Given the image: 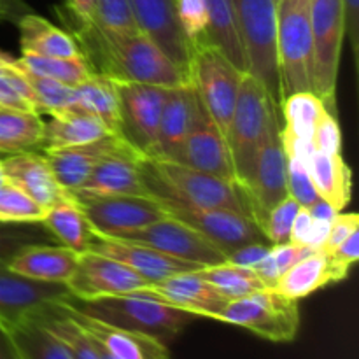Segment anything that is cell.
<instances>
[{
  "mask_svg": "<svg viewBox=\"0 0 359 359\" xmlns=\"http://www.w3.org/2000/svg\"><path fill=\"white\" fill-rule=\"evenodd\" d=\"M74 37L100 60L102 70L114 79L153 86L177 88L188 84V74L165 55L142 32L130 35H105L90 23L76 25Z\"/></svg>",
  "mask_w": 359,
  "mask_h": 359,
  "instance_id": "cell-1",
  "label": "cell"
},
{
  "mask_svg": "<svg viewBox=\"0 0 359 359\" xmlns=\"http://www.w3.org/2000/svg\"><path fill=\"white\" fill-rule=\"evenodd\" d=\"M144 182L149 196L205 209H228L252 217L249 198L237 182L182 167L168 160L142 158Z\"/></svg>",
  "mask_w": 359,
  "mask_h": 359,
  "instance_id": "cell-2",
  "label": "cell"
},
{
  "mask_svg": "<svg viewBox=\"0 0 359 359\" xmlns=\"http://www.w3.org/2000/svg\"><path fill=\"white\" fill-rule=\"evenodd\" d=\"M70 307L90 318L107 323L111 326L139 332L170 344L182 330L195 319V316L158 300L146 290L118 297H102L93 300H70Z\"/></svg>",
  "mask_w": 359,
  "mask_h": 359,
  "instance_id": "cell-3",
  "label": "cell"
},
{
  "mask_svg": "<svg viewBox=\"0 0 359 359\" xmlns=\"http://www.w3.org/2000/svg\"><path fill=\"white\" fill-rule=\"evenodd\" d=\"M277 118L279 109L273 105L265 88L251 74H245L242 77L237 105L226 133L235 181L244 191L252 177L259 147L269 133L270 125Z\"/></svg>",
  "mask_w": 359,
  "mask_h": 359,
  "instance_id": "cell-4",
  "label": "cell"
},
{
  "mask_svg": "<svg viewBox=\"0 0 359 359\" xmlns=\"http://www.w3.org/2000/svg\"><path fill=\"white\" fill-rule=\"evenodd\" d=\"M238 35L251 74L280 111V79L277 67V0H231Z\"/></svg>",
  "mask_w": 359,
  "mask_h": 359,
  "instance_id": "cell-5",
  "label": "cell"
},
{
  "mask_svg": "<svg viewBox=\"0 0 359 359\" xmlns=\"http://www.w3.org/2000/svg\"><path fill=\"white\" fill-rule=\"evenodd\" d=\"M276 48L280 98L312 91L311 0H277Z\"/></svg>",
  "mask_w": 359,
  "mask_h": 359,
  "instance_id": "cell-6",
  "label": "cell"
},
{
  "mask_svg": "<svg viewBox=\"0 0 359 359\" xmlns=\"http://www.w3.org/2000/svg\"><path fill=\"white\" fill-rule=\"evenodd\" d=\"M245 74L248 72L238 70L216 46L209 42L191 46L188 69L189 84L198 95L210 121L223 132L224 137L230 128L242 77Z\"/></svg>",
  "mask_w": 359,
  "mask_h": 359,
  "instance_id": "cell-7",
  "label": "cell"
},
{
  "mask_svg": "<svg viewBox=\"0 0 359 359\" xmlns=\"http://www.w3.org/2000/svg\"><path fill=\"white\" fill-rule=\"evenodd\" d=\"M312 91L337 116V79L346 39L342 0H311Z\"/></svg>",
  "mask_w": 359,
  "mask_h": 359,
  "instance_id": "cell-8",
  "label": "cell"
},
{
  "mask_svg": "<svg viewBox=\"0 0 359 359\" xmlns=\"http://www.w3.org/2000/svg\"><path fill=\"white\" fill-rule=\"evenodd\" d=\"M216 321L241 326L269 342H293L300 330L298 300L276 290H263L230 300Z\"/></svg>",
  "mask_w": 359,
  "mask_h": 359,
  "instance_id": "cell-9",
  "label": "cell"
},
{
  "mask_svg": "<svg viewBox=\"0 0 359 359\" xmlns=\"http://www.w3.org/2000/svg\"><path fill=\"white\" fill-rule=\"evenodd\" d=\"M112 81L119 104V137L144 158H149L154 151L161 112L172 88L114 77Z\"/></svg>",
  "mask_w": 359,
  "mask_h": 359,
  "instance_id": "cell-10",
  "label": "cell"
},
{
  "mask_svg": "<svg viewBox=\"0 0 359 359\" xmlns=\"http://www.w3.org/2000/svg\"><path fill=\"white\" fill-rule=\"evenodd\" d=\"M156 200L168 217L188 224L189 228L202 233L216 244L224 255L231 252L249 242H265L262 228L252 217L228 209H205L193 207L186 203L170 202V200ZM269 242V241H266Z\"/></svg>",
  "mask_w": 359,
  "mask_h": 359,
  "instance_id": "cell-11",
  "label": "cell"
},
{
  "mask_svg": "<svg viewBox=\"0 0 359 359\" xmlns=\"http://www.w3.org/2000/svg\"><path fill=\"white\" fill-rule=\"evenodd\" d=\"M72 198L86 216L91 230L104 237H121L167 217V212L153 196L105 195Z\"/></svg>",
  "mask_w": 359,
  "mask_h": 359,
  "instance_id": "cell-12",
  "label": "cell"
},
{
  "mask_svg": "<svg viewBox=\"0 0 359 359\" xmlns=\"http://www.w3.org/2000/svg\"><path fill=\"white\" fill-rule=\"evenodd\" d=\"M116 238L147 245L161 255L196 266H212L226 262V255L209 238L168 216Z\"/></svg>",
  "mask_w": 359,
  "mask_h": 359,
  "instance_id": "cell-13",
  "label": "cell"
},
{
  "mask_svg": "<svg viewBox=\"0 0 359 359\" xmlns=\"http://www.w3.org/2000/svg\"><path fill=\"white\" fill-rule=\"evenodd\" d=\"M252 219L262 228L270 210L287 196L286 153L280 139L279 118L273 119L259 147L252 177L245 188Z\"/></svg>",
  "mask_w": 359,
  "mask_h": 359,
  "instance_id": "cell-14",
  "label": "cell"
},
{
  "mask_svg": "<svg viewBox=\"0 0 359 359\" xmlns=\"http://www.w3.org/2000/svg\"><path fill=\"white\" fill-rule=\"evenodd\" d=\"M147 286L149 283L125 263L93 251L81 252L76 270L67 280L74 300L118 297L146 290Z\"/></svg>",
  "mask_w": 359,
  "mask_h": 359,
  "instance_id": "cell-15",
  "label": "cell"
},
{
  "mask_svg": "<svg viewBox=\"0 0 359 359\" xmlns=\"http://www.w3.org/2000/svg\"><path fill=\"white\" fill-rule=\"evenodd\" d=\"M72 300L67 284L28 279L6 266L0 269V321L14 325L39 311Z\"/></svg>",
  "mask_w": 359,
  "mask_h": 359,
  "instance_id": "cell-16",
  "label": "cell"
},
{
  "mask_svg": "<svg viewBox=\"0 0 359 359\" xmlns=\"http://www.w3.org/2000/svg\"><path fill=\"white\" fill-rule=\"evenodd\" d=\"M163 160L205 172L223 181L237 182L226 137L210 121V118L200 123Z\"/></svg>",
  "mask_w": 359,
  "mask_h": 359,
  "instance_id": "cell-17",
  "label": "cell"
},
{
  "mask_svg": "<svg viewBox=\"0 0 359 359\" xmlns=\"http://www.w3.org/2000/svg\"><path fill=\"white\" fill-rule=\"evenodd\" d=\"M130 6L139 30L188 74L191 49L179 25L175 0H130Z\"/></svg>",
  "mask_w": 359,
  "mask_h": 359,
  "instance_id": "cell-18",
  "label": "cell"
},
{
  "mask_svg": "<svg viewBox=\"0 0 359 359\" xmlns=\"http://www.w3.org/2000/svg\"><path fill=\"white\" fill-rule=\"evenodd\" d=\"M142 154L133 147L118 151L105 156L83 186L70 191L72 196H105V195H135L149 196L144 182L140 160Z\"/></svg>",
  "mask_w": 359,
  "mask_h": 359,
  "instance_id": "cell-19",
  "label": "cell"
},
{
  "mask_svg": "<svg viewBox=\"0 0 359 359\" xmlns=\"http://www.w3.org/2000/svg\"><path fill=\"white\" fill-rule=\"evenodd\" d=\"M60 307L79 328L118 359H172L167 344L154 337L102 323L76 311L69 304H60Z\"/></svg>",
  "mask_w": 359,
  "mask_h": 359,
  "instance_id": "cell-20",
  "label": "cell"
},
{
  "mask_svg": "<svg viewBox=\"0 0 359 359\" xmlns=\"http://www.w3.org/2000/svg\"><path fill=\"white\" fill-rule=\"evenodd\" d=\"M88 251L98 252V255L109 256V258L125 263L126 266H130L133 272L144 277L149 284L167 279V277L175 276V273L202 269V266H196L193 263H186L181 262V259L170 258L167 255H161V252L154 251L147 245L123 241V238L104 237V235H98L95 231Z\"/></svg>",
  "mask_w": 359,
  "mask_h": 359,
  "instance_id": "cell-21",
  "label": "cell"
},
{
  "mask_svg": "<svg viewBox=\"0 0 359 359\" xmlns=\"http://www.w3.org/2000/svg\"><path fill=\"white\" fill-rule=\"evenodd\" d=\"M132 147L125 139L118 135H107L79 146L46 149L44 156L55 174L58 184L67 193L74 191L84 184L93 168L109 154Z\"/></svg>",
  "mask_w": 359,
  "mask_h": 359,
  "instance_id": "cell-22",
  "label": "cell"
},
{
  "mask_svg": "<svg viewBox=\"0 0 359 359\" xmlns=\"http://www.w3.org/2000/svg\"><path fill=\"white\" fill-rule=\"evenodd\" d=\"M146 291L158 300L181 309L195 318L216 319L228 304L226 298L221 297L205 279H202L196 270L158 280L149 284Z\"/></svg>",
  "mask_w": 359,
  "mask_h": 359,
  "instance_id": "cell-23",
  "label": "cell"
},
{
  "mask_svg": "<svg viewBox=\"0 0 359 359\" xmlns=\"http://www.w3.org/2000/svg\"><path fill=\"white\" fill-rule=\"evenodd\" d=\"M209 116L191 84L172 88L161 112L156 144L149 158H167Z\"/></svg>",
  "mask_w": 359,
  "mask_h": 359,
  "instance_id": "cell-24",
  "label": "cell"
},
{
  "mask_svg": "<svg viewBox=\"0 0 359 359\" xmlns=\"http://www.w3.org/2000/svg\"><path fill=\"white\" fill-rule=\"evenodd\" d=\"M0 163L6 172L7 181L23 189L44 209H49L70 196V193H67L58 184L46 156H41L34 151L9 154L6 160H0Z\"/></svg>",
  "mask_w": 359,
  "mask_h": 359,
  "instance_id": "cell-25",
  "label": "cell"
},
{
  "mask_svg": "<svg viewBox=\"0 0 359 359\" xmlns=\"http://www.w3.org/2000/svg\"><path fill=\"white\" fill-rule=\"evenodd\" d=\"M347 276H349V270L342 269L330 252L318 249L291 266L277 280L273 290L293 300H302L316 291H321L332 284L347 279Z\"/></svg>",
  "mask_w": 359,
  "mask_h": 359,
  "instance_id": "cell-26",
  "label": "cell"
},
{
  "mask_svg": "<svg viewBox=\"0 0 359 359\" xmlns=\"http://www.w3.org/2000/svg\"><path fill=\"white\" fill-rule=\"evenodd\" d=\"M79 262V252L62 244H37L23 249L7 269L42 283L67 284Z\"/></svg>",
  "mask_w": 359,
  "mask_h": 359,
  "instance_id": "cell-27",
  "label": "cell"
},
{
  "mask_svg": "<svg viewBox=\"0 0 359 359\" xmlns=\"http://www.w3.org/2000/svg\"><path fill=\"white\" fill-rule=\"evenodd\" d=\"M20 28V46L23 55L48 56V58H79L84 56L76 37L62 30L46 18L25 13L16 21Z\"/></svg>",
  "mask_w": 359,
  "mask_h": 359,
  "instance_id": "cell-28",
  "label": "cell"
},
{
  "mask_svg": "<svg viewBox=\"0 0 359 359\" xmlns=\"http://www.w3.org/2000/svg\"><path fill=\"white\" fill-rule=\"evenodd\" d=\"M307 165L319 198L335 207L339 212L346 209L353 195V172L342 154L314 151Z\"/></svg>",
  "mask_w": 359,
  "mask_h": 359,
  "instance_id": "cell-29",
  "label": "cell"
},
{
  "mask_svg": "<svg viewBox=\"0 0 359 359\" xmlns=\"http://www.w3.org/2000/svg\"><path fill=\"white\" fill-rule=\"evenodd\" d=\"M107 135H114V133L98 118L84 114V112L67 111L49 116V121H44L42 147L46 151L79 146V144L93 142V140H98Z\"/></svg>",
  "mask_w": 359,
  "mask_h": 359,
  "instance_id": "cell-30",
  "label": "cell"
},
{
  "mask_svg": "<svg viewBox=\"0 0 359 359\" xmlns=\"http://www.w3.org/2000/svg\"><path fill=\"white\" fill-rule=\"evenodd\" d=\"M41 224L58 241V244L65 245L79 255L86 252L90 248L93 230L72 195L46 209Z\"/></svg>",
  "mask_w": 359,
  "mask_h": 359,
  "instance_id": "cell-31",
  "label": "cell"
},
{
  "mask_svg": "<svg viewBox=\"0 0 359 359\" xmlns=\"http://www.w3.org/2000/svg\"><path fill=\"white\" fill-rule=\"evenodd\" d=\"M76 88V111L100 119L119 137V104L114 81L104 72L93 70L84 83Z\"/></svg>",
  "mask_w": 359,
  "mask_h": 359,
  "instance_id": "cell-32",
  "label": "cell"
},
{
  "mask_svg": "<svg viewBox=\"0 0 359 359\" xmlns=\"http://www.w3.org/2000/svg\"><path fill=\"white\" fill-rule=\"evenodd\" d=\"M20 359H72L60 337L32 314L14 325H6Z\"/></svg>",
  "mask_w": 359,
  "mask_h": 359,
  "instance_id": "cell-33",
  "label": "cell"
},
{
  "mask_svg": "<svg viewBox=\"0 0 359 359\" xmlns=\"http://www.w3.org/2000/svg\"><path fill=\"white\" fill-rule=\"evenodd\" d=\"M44 121L39 112L0 107V153H27L42 146Z\"/></svg>",
  "mask_w": 359,
  "mask_h": 359,
  "instance_id": "cell-34",
  "label": "cell"
},
{
  "mask_svg": "<svg viewBox=\"0 0 359 359\" xmlns=\"http://www.w3.org/2000/svg\"><path fill=\"white\" fill-rule=\"evenodd\" d=\"M205 4L207 13H209L207 42L224 53L238 70L248 72V60H245L244 46L238 35L231 0H205Z\"/></svg>",
  "mask_w": 359,
  "mask_h": 359,
  "instance_id": "cell-35",
  "label": "cell"
},
{
  "mask_svg": "<svg viewBox=\"0 0 359 359\" xmlns=\"http://www.w3.org/2000/svg\"><path fill=\"white\" fill-rule=\"evenodd\" d=\"M280 111L286 121L284 128H280L283 142H291V140L312 142L316 126L326 112V107L314 91H300L284 98Z\"/></svg>",
  "mask_w": 359,
  "mask_h": 359,
  "instance_id": "cell-36",
  "label": "cell"
},
{
  "mask_svg": "<svg viewBox=\"0 0 359 359\" xmlns=\"http://www.w3.org/2000/svg\"><path fill=\"white\" fill-rule=\"evenodd\" d=\"M196 273L202 279H205L228 302L238 300V298L248 297V294L256 293V291L270 290L259 279V276L255 270L248 269V266L231 265L228 262L219 263V265L196 269Z\"/></svg>",
  "mask_w": 359,
  "mask_h": 359,
  "instance_id": "cell-37",
  "label": "cell"
},
{
  "mask_svg": "<svg viewBox=\"0 0 359 359\" xmlns=\"http://www.w3.org/2000/svg\"><path fill=\"white\" fill-rule=\"evenodd\" d=\"M39 321L63 340L72 359H100L91 337L63 312L60 305L35 312Z\"/></svg>",
  "mask_w": 359,
  "mask_h": 359,
  "instance_id": "cell-38",
  "label": "cell"
},
{
  "mask_svg": "<svg viewBox=\"0 0 359 359\" xmlns=\"http://www.w3.org/2000/svg\"><path fill=\"white\" fill-rule=\"evenodd\" d=\"M18 63L23 69L37 74V76L49 77V79H55L72 88L79 86L93 74L91 63L84 56H79V58H48V56L21 55V58H18Z\"/></svg>",
  "mask_w": 359,
  "mask_h": 359,
  "instance_id": "cell-39",
  "label": "cell"
},
{
  "mask_svg": "<svg viewBox=\"0 0 359 359\" xmlns=\"http://www.w3.org/2000/svg\"><path fill=\"white\" fill-rule=\"evenodd\" d=\"M16 65L25 74L32 91H34L35 111L39 114L55 116L60 114V112L76 111V88L67 86V84L58 83V81L49 79V77L37 76V74L23 69L18 63V58Z\"/></svg>",
  "mask_w": 359,
  "mask_h": 359,
  "instance_id": "cell-40",
  "label": "cell"
},
{
  "mask_svg": "<svg viewBox=\"0 0 359 359\" xmlns=\"http://www.w3.org/2000/svg\"><path fill=\"white\" fill-rule=\"evenodd\" d=\"M37 244H58V241L41 223H0V269L9 266L23 249Z\"/></svg>",
  "mask_w": 359,
  "mask_h": 359,
  "instance_id": "cell-41",
  "label": "cell"
},
{
  "mask_svg": "<svg viewBox=\"0 0 359 359\" xmlns=\"http://www.w3.org/2000/svg\"><path fill=\"white\" fill-rule=\"evenodd\" d=\"M88 23L105 35H130L140 32L130 0H95Z\"/></svg>",
  "mask_w": 359,
  "mask_h": 359,
  "instance_id": "cell-42",
  "label": "cell"
},
{
  "mask_svg": "<svg viewBox=\"0 0 359 359\" xmlns=\"http://www.w3.org/2000/svg\"><path fill=\"white\" fill-rule=\"evenodd\" d=\"M318 249H312L309 245L293 244V242H286V244H277L272 245L269 255L255 266V272L258 273L259 279L265 283L266 287L273 290L277 280L287 272L293 265H297L300 259L307 258Z\"/></svg>",
  "mask_w": 359,
  "mask_h": 359,
  "instance_id": "cell-43",
  "label": "cell"
},
{
  "mask_svg": "<svg viewBox=\"0 0 359 359\" xmlns=\"http://www.w3.org/2000/svg\"><path fill=\"white\" fill-rule=\"evenodd\" d=\"M46 209L7 181L0 188V223H41Z\"/></svg>",
  "mask_w": 359,
  "mask_h": 359,
  "instance_id": "cell-44",
  "label": "cell"
},
{
  "mask_svg": "<svg viewBox=\"0 0 359 359\" xmlns=\"http://www.w3.org/2000/svg\"><path fill=\"white\" fill-rule=\"evenodd\" d=\"M0 107L37 112L34 104V91L25 74L16 65V60L9 65H0Z\"/></svg>",
  "mask_w": 359,
  "mask_h": 359,
  "instance_id": "cell-45",
  "label": "cell"
},
{
  "mask_svg": "<svg viewBox=\"0 0 359 359\" xmlns=\"http://www.w3.org/2000/svg\"><path fill=\"white\" fill-rule=\"evenodd\" d=\"M175 13L179 25L191 46L207 42L209 32V13L205 0H175Z\"/></svg>",
  "mask_w": 359,
  "mask_h": 359,
  "instance_id": "cell-46",
  "label": "cell"
},
{
  "mask_svg": "<svg viewBox=\"0 0 359 359\" xmlns=\"http://www.w3.org/2000/svg\"><path fill=\"white\" fill-rule=\"evenodd\" d=\"M300 205L297 200L291 198L290 195L280 200L276 207L269 212L265 223H263L262 231L270 244H286L291 238V228H293L294 217H297Z\"/></svg>",
  "mask_w": 359,
  "mask_h": 359,
  "instance_id": "cell-47",
  "label": "cell"
},
{
  "mask_svg": "<svg viewBox=\"0 0 359 359\" xmlns=\"http://www.w3.org/2000/svg\"><path fill=\"white\" fill-rule=\"evenodd\" d=\"M286 172H287V195L297 200L300 207H311L319 200L318 191L314 188L311 174H309V165L297 158H286Z\"/></svg>",
  "mask_w": 359,
  "mask_h": 359,
  "instance_id": "cell-48",
  "label": "cell"
},
{
  "mask_svg": "<svg viewBox=\"0 0 359 359\" xmlns=\"http://www.w3.org/2000/svg\"><path fill=\"white\" fill-rule=\"evenodd\" d=\"M332 223L328 221H318L311 216L307 207H300L297 217H294L293 228H291L290 242L300 245H309L312 249H323Z\"/></svg>",
  "mask_w": 359,
  "mask_h": 359,
  "instance_id": "cell-49",
  "label": "cell"
},
{
  "mask_svg": "<svg viewBox=\"0 0 359 359\" xmlns=\"http://www.w3.org/2000/svg\"><path fill=\"white\" fill-rule=\"evenodd\" d=\"M314 151L325 154H342V133H340L339 119L332 112L326 111L316 126Z\"/></svg>",
  "mask_w": 359,
  "mask_h": 359,
  "instance_id": "cell-50",
  "label": "cell"
},
{
  "mask_svg": "<svg viewBox=\"0 0 359 359\" xmlns=\"http://www.w3.org/2000/svg\"><path fill=\"white\" fill-rule=\"evenodd\" d=\"M359 230V216L356 212H342L340 210L335 216V219L332 221V226H330L328 237H326L325 245H323V251L333 252L351 233Z\"/></svg>",
  "mask_w": 359,
  "mask_h": 359,
  "instance_id": "cell-51",
  "label": "cell"
},
{
  "mask_svg": "<svg viewBox=\"0 0 359 359\" xmlns=\"http://www.w3.org/2000/svg\"><path fill=\"white\" fill-rule=\"evenodd\" d=\"M273 244L270 242H249V244L241 245V248L233 249L226 255V262L231 265L248 266V269H255L263 258L270 252Z\"/></svg>",
  "mask_w": 359,
  "mask_h": 359,
  "instance_id": "cell-52",
  "label": "cell"
},
{
  "mask_svg": "<svg viewBox=\"0 0 359 359\" xmlns=\"http://www.w3.org/2000/svg\"><path fill=\"white\" fill-rule=\"evenodd\" d=\"M346 37L353 49L354 63H359V0H342Z\"/></svg>",
  "mask_w": 359,
  "mask_h": 359,
  "instance_id": "cell-53",
  "label": "cell"
},
{
  "mask_svg": "<svg viewBox=\"0 0 359 359\" xmlns=\"http://www.w3.org/2000/svg\"><path fill=\"white\" fill-rule=\"evenodd\" d=\"M333 256L337 263H339L342 269L351 270V266H354L359 259V230L351 233L339 248L333 252H330Z\"/></svg>",
  "mask_w": 359,
  "mask_h": 359,
  "instance_id": "cell-54",
  "label": "cell"
},
{
  "mask_svg": "<svg viewBox=\"0 0 359 359\" xmlns=\"http://www.w3.org/2000/svg\"><path fill=\"white\" fill-rule=\"evenodd\" d=\"M95 0H65V9L76 25L88 23L93 11Z\"/></svg>",
  "mask_w": 359,
  "mask_h": 359,
  "instance_id": "cell-55",
  "label": "cell"
},
{
  "mask_svg": "<svg viewBox=\"0 0 359 359\" xmlns=\"http://www.w3.org/2000/svg\"><path fill=\"white\" fill-rule=\"evenodd\" d=\"M25 13H30L25 0H0V21L16 23Z\"/></svg>",
  "mask_w": 359,
  "mask_h": 359,
  "instance_id": "cell-56",
  "label": "cell"
},
{
  "mask_svg": "<svg viewBox=\"0 0 359 359\" xmlns=\"http://www.w3.org/2000/svg\"><path fill=\"white\" fill-rule=\"evenodd\" d=\"M0 359H20L7 326L0 321Z\"/></svg>",
  "mask_w": 359,
  "mask_h": 359,
  "instance_id": "cell-57",
  "label": "cell"
},
{
  "mask_svg": "<svg viewBox=\"0 0 359 359\" xmlns=\"http://www.w3.org/2000/svg\"><path fill=\"white\" fill-rule=\"evenodd\" d=\"M307 209L314 219L328 221V223H332V221L335 219L337 214H339V210H337L335 207L330 205L328 202H325V200H321V198H319L316 203H312L311 207H307Z\"/></svg>",
  "mask_w": 359,
  "mask_h": 359,
  "instance_id": "cell-58",
  "label": "cell"
},
{
  "mask_svg": "<svg viewBox=\"0 0 359 359\" xmlns=\"http://www.w3.org/2000/svg\"><path fill=\"white\" fill-rule=\"evenodd\" d=\"M14 60H16L14 56H11L9 53H6L0 49V65H9V63H13Z\"/></svg>",
  "mask_w": 359,
  "mask_h": 359,
  "instance_id": "cell-59",
  "label": "cell"
},
{
  "mask_svg": "<svg viewBox=\"0 0 359 359\" xmlns=\"http://www.w3.org/2000/svg\"><path fill=\"white\" fill-rule=\"evenodd\" d=\"M6 182H7L6 172H4V167H2V163H0V188H2V186L6 184Z\"/></svg>",
  "mask_w": 359,
  "mask_h": 359,
  "instance_id": "cell-60",
  "label": "cell"
}]
</instances>
